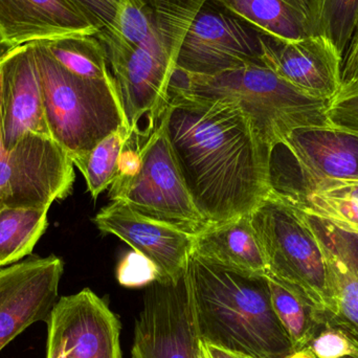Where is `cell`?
Returning <instances> with one entry per match:
<instances>
[{
    "label": "cell",
    "mask_w": 358,
    "mask_h": 358,
    "mask_svg": "<svg viewBox=\"0 0 358 358\" xmlns=\"http://www.w3.org/2000/svg\"><path fill=\"white\" fill-rule=\"evenodd\" d=\"M281 145L296 161L309 189L334 180L358 179V134L341 128L310 127L292 132Z\"/></svg>",
    "instance_id": "cell-17"
},
{
    "label": "cell",
    "mask_w": 358,
    "mask_h": 358,
    "mask_svg": "<svg viewBox=\"0 0 358 358\" xmlns=\"http://www.w3.org/2000/svg\"><path fill=\"white\" fill-rule=\"evenodd\" d=\"M250 220L269 275L308 301L326 325L334 315V299L323 240L313 219L271 189L250 213Z\"/></svg>",
    "instance_id": "cell-5"
},
{
    "label": "cell",
    "mask_w": 358,
    "mask_h": 358,
    "mask_svg": "<svg viewBox=\"0 0 358 358\" xmlns=\"http://www.w3.org/2000/svg\"><path fill=\"white\" fill-rule=\"evenodd\" d=\"M101 233L115 235L150 259L161 281L178 282L187 269L195 235L136 212L123 201H113L94 218Z\"/></svg>",
    "instance_id": "cell-13"
},
{
    "label": "cell",
    "mask_w": 358,
    "mask_h": 358,
    "mask_svg": "<svg viewBox=\"0 0 358 358\" xmlns=\"http://www.w3.org/2000/svg\"><path fill=\"white\" fill-rule=\"evenodd\" d=\"M63 271L56 256L31 257L0 269V352L29 326L48 321Z\"/></svg>",
    "instance_id": "cell-12"
},
{
    "label": "cell",
    "mask_w": 358,
    "mask_h": 358,
    "mask_svg": "<svg viewBox=\"0 0 358 358\" xmlns=\"http://www.w3.org/2000/svg\"><path fill=\"white\" fill-rule=\"evenodd\" d=\"M358 84V42L349 46L343 64V86Z\"/></svg>",
    "instance_id": "cell-32"
},
{
    "label": "cell",
    "mask_w": 358,
    "mask_h": 358,
    "mask_svg": "<svg viewBox=\"0 0 358 358\" xmlns=\"http://www.w3.org/2000/svg\"><path fill=\"white\" fill-rule=\"evenodd\" d=\"M143 167L142 136L132 134L120 155L115 179H132L140 174Z\"/></svg>",
    "instance_id": "cell-31"
},
{
    "label": "cell",
    "mask_w": 358,
    "mask_h": 358,
    "mask_svg": "<svg viewBox=\"0 0 358 358\" xmlns=\"http://www.w3.org/2000/svg\"><path fill=\"white\" fill-rule=\"evenodd\" d=\"M358 25V0H317L315 31L342 55L348 50Z\"/></svg>",
    "instance_id": "cell-26"
},
{
    "label": "cell",
    "mask_w": 358,
    "mask_h": 358,
    "mask_svg": "<svg viewBox=\"0 0 358 358\" xmlns=\"http://www.w3.org/2000/svg\"><path fill=\"white\" fill-rule=\"evenodd\" d=\"M308 348L317 358H343L355 355L358 348L340 328L325 325L315 336Z\"/></svg>",
    "instance_id": "cell-28"
},
{
    "label": "cell",
    "mask_w": 358,
    "mask_h": 358,
    "mask_svg": "<svg viewBox=\"0 0 358 358\" xmlns=\"http://www.w3.org/2000/svg\"><path fill=\"white\" fill-rule=\"evenodd\" d=\"M45 323L46 358H123L121 322L90 288L58 299Z\"/></svg>",
    "instance_id": "cell-10"
},
{
    "label": "cell",
    "mask_w": 358,
    "mask_h": 358,
    "mask_svg": "<svg viewBox=\"0 0 358 358\" xmlns=\"http://www.w3.org/2000/svg\"><path fill=\"white\" fill-rule=\"evenodd\" d=\"M271 189L311 218L358 236V179L329 181L309 189Z\"/></svg>",
    "instance_id": "cell-21"
},
{
    "label": "cell",
    "mask_w": 358,
    "mask_h": 358,
    "mask_svg": "<svg viewBox=\"0 0 358 358\" xmlns=\"http://www.w3.org/2000/svg\"><path fill=\"white\" fill-rule=\"evenodd\" d=\"M0 98H1V64H0ZM6 180H8V149L3 142L1 113H0V208L2 206L4 194H6Z\"/></svg>",
    "instance_id": "cell-33"
},
{
    "label": "cell",
    "mask_w": 358,
    "mask_h": 358,
    "mask_svg": "<svg viewBox=\"0 0 358 358\" xmlns=\"http://www.w3.org/2000/svg\"><path fill=\"white\" fill-rule=\"evenodd\" d=\"M0 113L8 150L29 132L52 138L31 44L3 50Z\"/></svg>",
    "instance_id": "cell-15"
},
{
    "label": "cell",
    "mask_w": 358,
    "mask_h": 358,
    "mask_svg": "<svg viewBox=\"0 0 358 358\" xmlns=\"http://www.w3.org/2000/svg\"><path fill=\"white\" fill-rule=\"evenodd\" d=\"M75 179V165L66 150L50 136L29 132L8 150L2 206L50 208L69 197Z\"/></svg>",
    "instance_id": "cell-11"
},
{
    "label": "cell",
    "mask_w": 358,
    "mask_h": 358,
    "mask_svg": "<svg viewBox=\"0 0 358 358\" xmlns=\"http://www.w3.org/2000/svg\"><path fill=\"white\" fill-rule=\"evenodd\" d=\"M286 358H317L315 355H313V351L307 347V348L302 349V350L294 351L292 355H290L289 357Z\"/></svg>",
    "instance_id": "cell-35"
},
{
    "label": "cell",
    "mask_w": 358,
    "mask_h": 358,
    "mask_svg": "<svg viewBox=\"0 0 358 358\" xmlns=\"http://www.w3.org/2000/svg\"><path fill=\"white\" fill-rule=\"evenodd\" d=\"M163 115L179 172L210 227L250 214L268 195L271 149L239 105L170 87Z\"/></svg>",
    "instance_id": "cell-1"
},
{
    "label": "cell",
    "mask_w": 358,
    "mask_h": 358,
    "mask_svg": "<svg viewBox=\"0 0 358 358\" xmlns=\"http://www.w3.org/2000/svg\"><path fill=\"white\" fill-rule=\"evenodd\" d=\"M273 311L292 342L294 351L307 348L324 322L315 307L300 294L292 292L279 280L267 273Z\"/></svg>",
    "instance_id": "cell-23"
},
{
    "label": "cell",
    "mask_w": 358,
    "mask_h": 358,
    "mask_svg": "<svg viewBox=\"0 0 358 358\" xmlns=\"http://www.w3.org/2000/svg\"><path fill=\"white\" fill-rule=\"evenodd\" d=\"M52 138L71 159L128 125L113 77L90 80L65 71L43 43H31ZM129 126V125H128Z\"/></svg>",
    "instance_id": "cell-6"
},
{
    "label": "cell",
    "mask_w": 358,
    "mask_h": 358,
    "mask_svg": "<svg viewBox=\"0 0 358 358\" xmlns=\"http://www.w3.org/2000/svg\"><path fill=\"white\" fill-rule=\"evenodd\" d=\"M250 65H265L260 31L219 2L206 0L181 44L176 71L216 76Z\"/></svg>",
    "instance_id": "cell-8"
},
{
    "label": "cell",
    "mask_w": 358,
    "mask_h": 358,
    "mask_svg": "<svg viewBox=\"0 0 358 358\" xmlns=\"http://www.w3.org/2000/svg\"><path fill=\"white\" fill-rule=\"evenodd\" d=\"M206 0H126L113 27L99 31L128 125L157 122L169 99L181 44Z\"/></svg>",
    "instance_id": "cell-2"
},
{
    "label": "cell",
    "mask_w": 358,
    "mask_h": 358,
    "mask_svg": "<svg viewBox=\"0 0 358 358\" xmlns=\"http://www.w3.org/2000/svg\"><path fill=\"white\" fill-rule=\"evenodd\" d=\"M357 348H358V346H357ZM343 358H358V350H357V352L355 353V355H349V357H343Z\"/></svg>",
    "instance_id": "cell-37"
},
{
    "label": "cell",
    "mask_w": 358,
    "mask_h": 358,
    "mask_svg": "<svg viewBox=\"0 0 358 358\" xmlns=\"http://www.w3.org/2000/svg\"><path fill=\"white\" fill-rule=\"evenodd\" d=\"M50 208H0V269L33 252L48 227Z\"/></svg>",
    "instance_id": "cell-22"
},
{
    "label": "cell",
    "mask_w": 358,
    "mask_h": 358,
    "mask_svg": "<svg viewBox=\"0 0 358 358\" xmlns=\"http://www.w3.org/2000/svg\"><path fill=\"white\" fill-rule=\"evenodd\" d=\"M200 350H201L202 358H260L246 355V353L229 350V349L202 342V341L200 342Z\"/></svg>",
    "instance_id": "cell-34"
},
{
    "label": "cell",
    "mask_w": 358,
    "mask_h": 358,
    "mask_svg": "<svg viewBox=\"0 0 358 358\" xmlns=\"http://www.w3.org/2000/svg\"><path fill=\"white\" fill-rule=\"evenodd\" d=\"M327 115L334 127L358 134V84L341 88L330 101Z\"/></svg>",
    "instance_id": "cell-29"
},
{
    "label": "cell",
    "mask_w": 358,
    "mask_h": 358,
    "mask_svg": "<svg viewBox=\"0 0 358 358\" xmlns=\"http://www.w3.org/2000/svg\"><path fill=\"white\" fill-rule=\"evenodd\" d=\"M134 134L129 126H121L99 142L90 152L73 159L94 200L115 180L120 155Z\"/></svg>",
    "instance_id": "cell-25"
},
{
    "label": "cell",
    "mask_w": 358,
    "mask_h": 358,
    "mask_svg": "<svg viewBox=\"0 0 358 358\" xmlns=\"http://www.w3.org/2000/svg\"><path fill=\"white\" fill-rule=\"evenodd\" d=\"M96 33L71 0H0V46L4 50Z\"/></svg>",
    "instance_id": "cell-16"
},
{
    "label": "cell",
    "mask_w": 358,
    "mask_h": 358,
    "mask_svg": "<svg viewBox=\"0 0 358 358\" xmlns=\"http://www.w3.org/2000/svg\"><path fill=\"white\" fill-rule=\"evenodd\" d=\"M65 71L90 80L111 79L108 59L96 35H71L43 43Z\"/></svg>",
    "instance_id": "cell-24"
},
{
    "label": "cell",
    "mask_w": 358,
    "mask_h": 358,
    "mask_svg": "<svg viewBox=\"0 0 358 358\" xmlns=\"http://www.w3.org/2000/svg\"><path fill=\"white\" fill-rule=\"evenodd\" d=\"M185 277L202 342L260 358L294 352L273 311L266 275L234 271L191 254Z\"/></svg>",
    "instance_id": "cell-3"
},
{
    "label": "cell",
    "mask_w": 358,
    "mask_h": 358,
    "mask_svg": "<svg viewBox=\"0 0 358 358\" xmlns=\"http://www.w3.org/2000/svg\"><path fill=\"white\" fill-rule=\"evenodd\" d=\"M265 35L300 40L317 35V0H215Z\"/></svg>",
    "instance_id": "cell-20"
},
{
    "label": "cell",
    "mask_w": 358,
    "mask_h": 358,
    "mask_svg": "<svg viewBox=\"0 0 358 358\" xmlns=\"http://www.w3.org/2000/svg\"><path fill=\"white\" fill-rule=\"evenodd\" d=\"M357 42H358V25H357V31H355V36H353L352 41H351L350 45H349V46L355 45V44H357Z\"/></svg>",
    "instance_id": "cell-36"
},
{
    "label": "cell",
    "mask_w": 358,
    "mask_h": 358,
    "mask_svg": "<svg viewBox=\"0 0 358 358\" xmlns=\"http://www.w3.org/2000/svg\"><path fill=\"white\" fill-rule=\"evenodd\" d=\"M263 63L298 90L331 101L343 86L344 55L325 37L284 40L261 33Z\"/></svg>",
    "instance_id": "cell-14"
},
{
    "label": "cell",
    "mask_w": 358,
    "mask_h": 358,
    "mask_svg": "<svg viewBox=\"0 0 358 358\" xmlns=\"http://www.w3.org/2000/svg\"><path fill=\"white\" fill-rule=\"evenodd\" d=\"M117 282L124 287H148L161 281V273L157 265L144 255L132 250L120 261L117 267Z\"/></svg>",
    "instance_id": "cell-27"
},
{
    "label": "cell",
    "mask_w": 358,
    "mask_h": 358,
    "mask_svg": "<svg viewBox=\"0 0 358 358\" xmlns=\"http://www.w3.org/2000/svg\"><path fill=\"white\" fill-rule=\"evenodd\" d=\"M99 31L115 25L126 0H71Z\"/></svg>",
    "instance_id": "cell-30"
},
{
    "label": "cell",
    "mask_w": 358,
    "mask_h": 358,
    "mask_svg": "<svg viewBox=\"0 0 358 358\" xmlns=\"http://www.w3.org/2000/svg\"><path fill=\"white\" fill-rule=\"evenodd\" d=\"M189 283L155 282L147 288L134 328L132 358H202Z\"/></svg>",
    "instance_id": "cell-9"
},
{
    "label": "cell",
    "mask_w": 358,
    "mask_h": 358,
    "mask_svg": "<svg viewBox=\"0 0 358 358\" xmlns=\"http://www.w3.org/2000/svg\"><path fill=\"white\" fill-rule=\"evenodd\" d=\"M143 167L132 179H115L109 187L113 201H123L136 212L197 235L210 225L202 218L179 172L162 113L142 130Z\"/></svg>",
    "instance_id": "cell-7"
},
{
    "label": "cell",
    "mask_w": 358,
    "mask_h": 358,
    "mask_svg": "<svg viewBox=\"0 0 358 358\" xmlns=\"http://www.w3.org/2000/svg\"><path fill=\"white\" fill-rule=\"evenodd\" d=\"M2 54H3V50H2V52H0V64H1Z\"/></svg>",
    "instance_id": "cell-38"
},
{
    "label": "cell",
    "mask_w": 358,
    "mask_h": 358,
    "mask_svg": "<svg viewBox=\"0 0 358 358\" xmlns=\"http://www.w3.org/2000/svg\"><path fill=\"white\" fill-rule=\"evenodd\" d=\"M311 219L323 240L334 299L326 325L340 328L358 346V236Z\"/></svg>",
    "instance_id": "cell-18"
},
{
    "label": "cell",
    "mask_w": 358,
    "mask_h": 358,
    "mask_svg": "<svg viewBox=\"0 0 358 358\" xmlns=\"http://www.w3.org/2000/svg\"><path fill=\"white\" fill-rule=\"evenodd\" d=\"M170 87L239 105L271 151L296 130L332 126L327 115L330 101L305 94L266 65H250L216 76L176 71Z\"/></svg>",
    "instance_id": "cell-4"
},
{
    "label": "cell",
    "mask_w": 358,
    "mask_h": 358,
    "mask_svg": "<svg viewBox=\"0 0 358 358\" xmlns=\"http://www.w3.org/2000/svg\"><path fill=\"white\" fill-rule=\"evenodd\" d=\"M198 258L250 275L268 273L266 257L250 220V214L210 225L195 236Z\"/></svg>",
    "instance_id": "cell-19"
}]
</instances>
